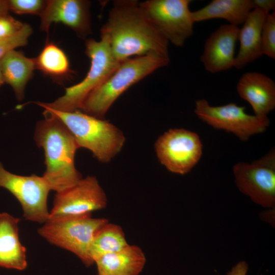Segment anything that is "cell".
Returning <instances> with one entry per match:
<instances>
[{
	"mask_svg": "<svg viewBox=\"0 0 275 275\" xmlns=\"http://www.w3.org/2000/svg\"><path fill=\"white\" fill-rule=\"evenodd\" d=\"M134 0L115 1L101 35L119 62L151 53L169 57V41Z\"/></svg>",
	"mask_w": 275,
	"mask_h": 275,
	"instance_id": "6da1fadb",
	"label": "cell"
},
{
	"mask_svg": "<svg viewBox=\"0 0 275 275\" xmlns=\"http://www.w3.org/2000/svg\"><path fill=\"white\" fill-rule=\"evenodd\" d=\"M44 116L36 125L34 139L44 151L46 170L42 176L51 190L59 193L82 178L74 164L75 155L79 147L60 120L50 115Z\"/></svg>",
	"mask_w": 275,
	"mask_h": 275,
	"instance_id": "7a4b0ae2",
	"label": "cell"
},
{
	"mask_svg": "<svg viewBox=\"0 0 275 275\" xmlns=\"http://www.w3.org/2000/svg\"><path fill=\"white\" fill-rule=\"evenodd\" d=\"M169 62V57L155 53L121 62L101 85L88 94L79 110L104 119L112 105L121 94L157 69L167 66Z\"/></svg>",
	"mask_w": 275,
	"mask_h": 275,
	"instance_id": "3957f363",
	"label": "cell"
},
{
	"mask_svg": "<svg viewBox=\"0 0 275 275\" xmlns=\"http://www.w3.org/2000/svg\"><path fill=\"white\" fill-rule=\"evenodd\" d=\"M43 115L60 120L73 135L79 147L91 151L100 162H110L125 142L123 132L116 126L80 110L66 112L44 109Z\"/></svg>",
	"mask_w": 275,
	"mask_h": 275,
	"instance_id": "277c9868",
	"label": "cell"
},
{
	"mask_svg": "<svg viewBox=\"0 0 275 275\" xmlns=\"http://www.w3.org/2000/svg\"><path fill=\"white\" fill-rule=\"evenodd\" d=\"M99 41L94 39L85 42V53L90 67L85 78L79 83L65 89L64 94L51 103L35 102L44 109L61 112L79 110L88 94L101 85L116 69L120 62L114 58L107 38L100 35Z\"/></svg>",
	"mask_w": 275,
	"mask_h": 275,
	"instance_id": "5b68a950",
	"label": "cell"
},
{
	"mask_svg": "<svg viewBox=\"0 0 275 275\" xmlns=\"http://www.w3.org/2000/svg\"><path fill=\"white\" fill-rule=\"evenodd\" d=\"M108 222L105 218H93L91 213L49 218L38 230L50 243L75 255L86 266L92 265L89 251L97 231Z\"/></svg>",
	"mask_w": 275,
	"mask_h": 275,
	"instance_id": "8992f818",
	"label": "cell"
},
{
	"mask_svg": "<svg viewBox=\"0 0 275 275\" xmlns=\"http://www.w3.org/2000/svg\"><path fill=\"white\" fill-rule=\"evenodd\" d=\"M245 106L234 103L213 106L204 99L195 101V113L202 121L214 128L234 134L242 141L264 132L270 121L267 116L250 115Z\"/></svg>",
	"mask_w": 275,
	"mask_h": 275,
	"instance_id": "52a82bcc",
	"label": "cell"
},
{
	"mask_svg": "<svg viewBox=\"0 0 275 275\" xmlns=\"http://www.w3.org/2000/svg\"><path fill=\"white\" fill-rule=\"evenodd\" d=\"M239 190L255 203L275 208V150L251 163L239 162L233 167Z\"/></svg>",
	"mask_w": 275,
	"mask_h": 275,
	"instance_id": "ba28073f",
	"label": "cell"
},
{
	"mask_svg": "<svg viewBox=\"0 0 275 275\" xmlns=\"http://www.w3.org/2000/svg\"><path fill=\"white\" fill-rule=\"evenodd\" d=\"M154 149L160 163L170 172L184 175L200 160L203 145L196 133L183 128L170 129L158 137Z\"/></svg>",
	"mask_w": 275,
	"mask_h": 275,
	"instance_id": "9c48e42d",
	"label": "cell"
},
{
	"mask_svg": "<svg viewBox=\"0 0 275 275\" xmlns=\"http://www.w3.org/2000/svg\"><path fill=\"white\" fill-rule=\"evenodd\" d=\"M190 0H148L139 6L169 42L182 46L194 33Z\"/></svg>",
	"mask_w": 275,
	"mask_h": 275,
	"instance_id": "30bf717a",
	"label": "cell"
},
{
	"mask_svg": "<svg viewBox=\"0 0 275 275\" xmlns=\"http://www.w3.org/2000/svg\"><path fill=\"white\" fill-rule=\"evenodd\" d=\"M0 187L19 201L26 220L44 224L48 219L47 199L51 190L43 176L16 175L6 170L0 162Z\"/></svg>",
	"mask_w": 275,
	"mask_h": 275,
	"instance_id": "8fae6325",
	"label": "cell"
},
{
	"mask_svg": "<svg viewBox=\"0 0 275 275\" xmlns=\"http://www.w3.org/2000/svg\"><path fill=\"white\" fill-rule=\"evenodd\" d=\"M107 203L106 194L97 178L88 176L72 186L56 193L49 218L91 213L105 208Z\"/></svg>",
	"mask_w": 275,
	"mask_h": 275,
	"instance_id": "7c38bea8",
	"label": "cell"
},
{
	"mask_svg": "<svg viewBox=\"0 0 275 275\" xmlns=\"http://www.w3.org/2000/svg\"><path fill=\"white\" fill-rule=\"evenodd\" d=\"M90 2L84 0H50L40 15V30L48 33L53 23H62L81 38L91 33Z\"/></svg>",
	"mask_w": 275,
	"mask_h": 275,
	"instance_id": "4fadbf2b",
	"label": "cell"
},
{
	"mask_svg": "<svg viewBox=\"0 0 275 275\" xmlns=\"http://www.w3.org/2000/svg\"><path fill=\"white\" fill-rule=\"evenodd\" d=\"M239 30L237 26L224 24L209 36L200 59L206 71L214 73L234 67Z\"/></svg>",
	"mask_w": 275,
	"mask_h": 275,
	"instance_id": "5bb4252c",
	"label": "cell"
},
{
	"mask_svg": "<svg viewBox=\"0 0 275 275\" xmlns=\"http://www.w3.org/2000/svg\"><path fill=\"white\" fill-rule=\"evenodd\" d=\"M236 90L239 96L250 104L256 116H267L275 108V83L264 74L244 73L237 82Z\"/></svg>",
	"mask_w": 275,
	"mask_h": 275,
	"instance_id": "9a60e30c",
	"label": "cell"
},
{
	"mask_svg": "<svg viewBox=\"0 0 275 275\" xmlns=\"http://www.w3.org/2000/svg\"><path fill=\"white\" fill-rule=\"evenodd\" d=\"M20 219L0 213V267L24 270L28 266L26 249L19 236Z\"/></svg>",
	"mask_w": 275,
	"mask_h": 275,
	"instance_id": "2e32d148",
	"label": "cell"
},
{
	"mask_svg": "<svg viewBox=\"0 0 275 275\" xmlns=\"http://www.w3.org/2000/svg\"><path fill=\"white\" fill-rule=\"evenodd\" d=\"M267 14L260 9L254 8L243 23L239 30L240 46L234 65L236 68L241 69L263 55L261 32Z\"/></svg>",
	"mask_w": 275,
	"mask_h": 275,
	"instance_id": "e0dca14e",
	"label": "cell"
},
{
	"mask_svg": "<svg viewBox=\"0 0 275 275\" xmlns=\"http://www.w3.org/2000/svg\"><path fill=\"white\" fill-rule=\"evenodd\" d=\"M146 262L142 250L128 244L118 251L99 258L95 263L98 275H139Z\"/></svg>",
	"mask_w": 275,
	"mask_h": 275,
	"instance_id": "ac0fdd59",
	"label": "cell"
},
{
	"mask_svg": "<svg viewBox=\"0 0 275 275\" xmlns=\"http://www.w3.org/2000/svg\"><path fill=\"white\" fill-rule=\"evenodd\" d=\"M36 68L35 59L28 58L15 50L8 52L0 59L4 82L12 87L19 101L23 98L25 87Z\"/></svg>",
	"mask_w": 275,
	"mask_h": 275,
	"instance_id": "d6986e66",
	"label": "cell"
},
{
	"mask_svg": "<svg viewBox=\"0 0 275 275\" xmlns=\"http://www.w3.org/2000/svg\"><path fill=\"white\" fill-rule=\"evenodd\" d=\"M253 9L252 0H213L203 8L191 12V15L195 22L222 18L238 26L243 24Z\"/></svg>",
	"mask_w": 275,
	"mask_h": 275,
	"instance_id": "ffe728a7",
	"label": "cell"
},
{
	"mask_svg": "<svg viewBox=\"0 0 275 275\" xmlns=\"http://www.w3.org/2000/svg\"><path fill=\"white\" fill-rule=\"evenodd\" d=\"M128 244L122 228L108 222L94 236L89 251L90 261L93 264L99 258L118 251Z\"/></svg>",
	"mask_w": 275,
	"mask_h": 275,
	"instance_id": "44dd1931",
	"label": "cell"
},
{
	"mask_svg": "<svg viewBox=\"0 0 275 275\" xmlns=\"http://www.w3.org/2000/svg\"><path fill=\"white\" fill-rule=\"evenodd\" d=\"M35 60L36 68L52 78H62L71 72L69 61L65 52L54 43L48 40Z\"/></svg>",
	"mask_w": 275,
	"mask_h": 275,
	"instance_id": "7402d4cb",
	"label": "cell"
},
{
	"mask_svg": "<svg viewBox=\"0 0 275 275\" xmlns=\"http://www.w3.org/2000/svg\"><path fill=\"white\" fill-rule=\"evenodd\" d=\"M263 54L275 59V12L266 15L261 32Z\"/></svg>",
	"mask_w": 275,
	"mask_h": 275,
	"instance_id": "603a6c76",
	"label": "cell"
},
{
	"mask_svg": "<svg viewBox=\"0 0 275 275\" xmlns=\"http://www.w3.org/2000/svg\"><path fill=\"white\" fill-rule=\"evenodd\" d=\"M32 32L31 25L25 23L21 30L15 34L0 39V59L16 48L26 45Z\"/></svg>",
	"mask_w": 275,
	"mask_h": 275,
	"instance_id": "cb8c5ba5",
	"label": "cell"
},
{
	"mask_svg": "<svg viewBox=\"0 0 275 275\" xmlns=\"http://www.w3.org/2000/svg\"><path fill=\"white\" fill-rule=\"evenodd\" d=\"M47 1L9 0V10L18 14H30L40 15L45 9Z\"/></svg>",
	"mask_w": 275,
	"mask_h": 275,
	"instance_id": "d4e9b609",
	"label": "cell"
},
{
	"mask_svg": "<svg viewBox=\"0 0 275 275\" xmlns=\"http://www.w3.org/2000/svg\"><path fill=\"white\" fill-rule=\"evenodd\" d=\"M23 24L9 14L0 16V39L15 34L21 30Z\"/></svg>",
	"mask_w": 275,
	"mask_h": 275,
	"instance_id": "484cf974",
	"label": "cell"
},
{
	"mask_svg": "<svg viewBox=\"0 0 275 275\" xmlns=\"http://www.w3.org/2000/svg\"><path fill=\"white\" fill-rule=\"evenodd\" d=\"M252 2L254 5V9H260L267 14H269L271 10L274 11V0H253Z\"/></svg>",
	"mask_w": 275,
	"mask_h": 275,
	"instance_id": "4316f807",
	"label": "cell"
},
{
	"mask_svg": "<svg viewBox=\"0 0 275 275\" xmlns=\"http://www.w3.org/2000/svg\"><path fill=\"white\" fill-rule=\"evenodd\" d=\"M249 269V265L245 261H240L233 266L227 275H246Z\"/></svg>",
	"mask_w": 275,
	"mask_h": 275,
	"instance_id": "83f0119b",
	"label": "cell"
},
{
	"mask_svg": "<svg viewBox=\"0 0 275 275\" xmlns=\"http://www.w3.org/2000/svg\"><path fill=\"white\" fill-rule=\"evenodd\" d=\"M259 217L261 220L270 224L274 228L275 225V208H267V210L261 211Z\"/></svg>",
	"mask_w": 275,
	"mask_h": 275,
	"instance_id": "f1b7e54d",
	"label": "cell"
},
{
	"mask_svg": "<svg viewBox=\"0 0 275 275\" xmlns=\"http://www.w3.org/2000/svg\"><path fill=\"white\" fill-rule=\"evenodd\" d=\"M8 1L0 0V16L8 14Z\"/></svg>",
	"mask_w": 275,
	"mask_h": 275,
	"instance_id": "f546056e",
	"label": "cell"
},
{
	"mask_svg": "<svg viewBox=\"0 0 275 275\" xmlns=\"http://www.w3.org/2000/svg\"><path fill=\"white\" fill-rule=\"evenodd\" d=\"M3 77L0 69V87L4 83Z\"/></svg>",
	"mask_w": 275,
	"mask_h": 275,
	"instance_id": "4dcf8cb0",
	"label": "cell"
}]
</instances>
